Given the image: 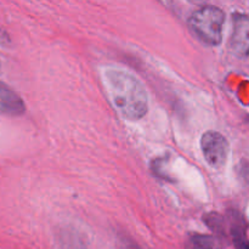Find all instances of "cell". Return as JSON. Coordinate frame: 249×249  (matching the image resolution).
Instances as JSON below:
<instances>
[{"label":"cell","instance_id":"obj_1","mask_svg":"<svg viewBox=\"0 0 249 249\" xmlns=\"http://www.w3.org/2000/svg\"><path fill=\"white\" fill-rule=\"evenodd\" d=\"M104 77L107 92L124 118L138 121L147 113V92L138 78L121 68H107Z\"/></svg>","mask_w":249,"mask_h":249},{"label":"cell","instance_id":"obj_2","mask_svg":"<svg viewBox=\"0 0 249 249\" xmlns=\"http://www.w3.org/2000/svg\"><path fill=\"white\" fill-rule=\"evenodd\" d=\"M225 17L220 7L207 5L190 16L189 27L199 40L208 45H216L223 39Z\"/></svg>","mask_w":249,"mask_h":249},{"label":"cell","instance_id":"obj_3","mask_svg":"<svg viewBox=\"0 0 249 249\" xmlns=\"http://www.w3.org/2000/svg\"><path fill=\"white\" fill-rule=\"evenodd\" d=\"M201 147L207 163L213 168H221L229 156V142L218 131H207L202 135Z\"/></svg>","mask_w":249,"mask_h":249},{"label":"cell","instance_id":"obj_4","mask_svg":"<svg viewBox=\"0 0 249 249\" xmlns=\"http://www.w3.org/2000/svg\"><path fill=\"white\" fill-rule=\"evenodd\" d=\"M231 50L240 57L249 55V16L236 14L233 17V29L230 40Z\"/></svg>","mask_w":249,"mask_h":249},{"label":"cell","instance_id":"obj_5","mask_svg":"<svg viewBox=\"0 0 249 249\" xmlns=\"http://www.w3.org/2000/svg\"><path fill=\"white\" fill-rule=\"evenodd\" d=\"M24 104L16 92L4 84H0V112L6 114H21Z\"/></svg>","mask_w":249,"mask_h":249},{"label":"cell","instance_id":"obj_6","mask_svg":"<svg viewBox=\"0 0 249 249\" xmlns=\"http://www.w3.org/2000/svg\"><path fill=\"white\" fill-rule=\"evenodd\" d=\"M186 249H221V247L212 236L194 235L187 242Z\"/></svg>","mask_w":249,"mask_h":249},{"label":"cell","instance_id":"obj_7","mask_svg":"<svg viewBox=\"0 0 249 249\" xmlns=\"http://www.w3.org/2000/svg\"><path fill=\"white\" fill-rule=\"evenodd\" d=\"M11 44L10 36L4 28L0 27V46H9Z\"/></svg>","mask_w":249,"mask_h":249},{"label":"cell","instance_id":"obj_8","mask_svg":"<svg viewBox=\"0 0 249 249\" xmlns=\"http://www.w3.org/2000/svg\"><path fill=\"white\" fill-rule=\"evenodd\" d=\"M235 243H236V248L237 249H249V243L245 240V238L242 237L236 238Z\"/></svg>","mask_w":249,"mask_h":249}]
</instances>
